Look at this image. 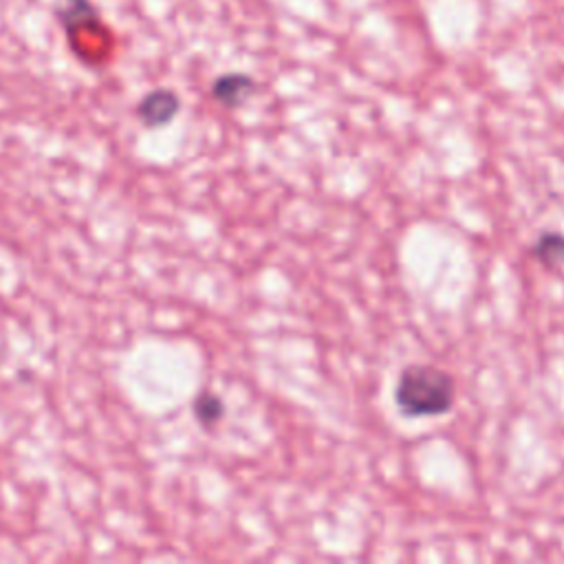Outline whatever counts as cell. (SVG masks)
Instances as JSON below:
<instances>
[{"label":"cell","mask_w":564,"mask_h":564,"mask_svg":"<svg viewBox=\"0 0 564 564\" xmlns=\"http://www.w3.org/2000/svg\"><path fill=\"white\" fill-rule=\"evenodd\" d=\"M456 397L454 379L427 364L408 366L394 388L397 408L405 416H441L452 410Z\"/></svg>","instance_id":"obj_1"},{"label":"cell","mask_w":564,"mask_h":564,"mask_svg":"<svg viewBox=\"0 0 564 564\" xmlns=\"http://www.w3.org/2000/svg\"><path fill=\"white\" fill-rule=\"evenodd\" d=\"M194 414L203 425H214L223 416V401L212 392H200L194 401Z\"/></svg>","instance_id":"obj_5"},{"label":"cell","mask_w":564,"mask_h":564,"mask_svg":"<svg viewBox=\"0 0 564 564\" xmlns=\"http://www.w3.org/2000/svg\"><path fill=\"white\" fill-rule=\"evenodd\" d=\"M178 108H181V99H178V95H176L174 90H170V88H156V90H150V93L141 99L137 112H139L141 121H143L148 128H156V126L170 123V121L176 117Z\"/></svg>","instance_id":"obj_2"},{"label":"cell","mask_w":564,"mask_h":564,"mask_svg":"<svg viewBox=\"0 0 564 564\" xmlns=\"http://www.w3.org/2000/svg\"><path fill=\"white\" fill-rule=\"evenodd\" d=\"M256 93V82L247 73H225L214 79L212 97L225 108L242 106Z\"/></svg>","instance_id":"obj_3"},{"label":"cell","mask_w":564,"mask_h":564,"mask_svg":"<svg viewBox=\"0 0 564 564\" xmlns=\"http://www.w3.org/2000/svg\"><path fill=\"white\" fill-rule=\"evenodd\" d=\"M533 256L549 269L564 264V234L546 231L533 245Z\"/></svg>","instance_id":"obj_4"}]
</instances>
